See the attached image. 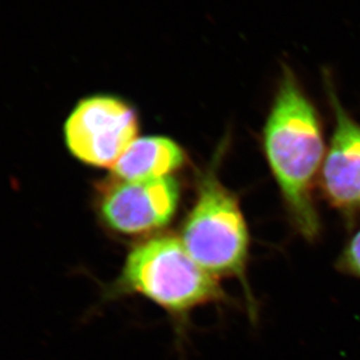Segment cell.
Wrapping results in <instances>:
<instances>
[{
    "instance_id": "obj_1",
    "label": "cell",
    "mask_w": 360,
    "mask_h": 360,
    "mask_svg": "<svg viewBox=\"0 0 360 360\" xmlns=\"http://www.w3.org/2000/svg\"><path fill=\"white\" fill-rule=\"evenodd\" d=\"M264 150L295 229L315 239L321 225L312 192L326 155L322 127L288 67L264 125Z\"/></svg>"
},
{
    "instance_id": "obj_2",
    "label": "cell",
    "mask_w": 360,
    "mask_h": 360,
    "mask_svg": "<svg viewBox=\"0 0 360 360\" xmlns=\"http://www.w3.org/2000/svg\"><path fill=\"white\" fill-rule=\"evenodd\" d=\"M120 287L142 295L178 317L226 300L218 278L202 269L179 238L171 234L153 236L129 253Z\"/></svg>"
},
{
    "instance_id": "obj_3",
    "label": "cell",
    "mask_w": 360,
    "mask_h": 360,
    "mask_svg": "<svg viewBox=\"0 0 360 360\" xmlns=\"http://www.w3.org/2000/svg\"><path fill=\"white\" fill-rule=\"evenodd\" d=\"M215 165L198 180L197 197L179 239L191 257L212 276L238 278L246 287L248 226L238 198L219 179Z\"/></svg>"
},
{
    "instance_id": "obj_4",
    "label": "cell",
    "mask_w": 360,
    "mask_h": 360,
    "mask_svg": "<svg viewBox=\"0 0 360 360\" xmlns=\"http://www.w3.org/2000/svg\"><path fill=\"white\" fill-rule=\"evenodd\" d=\"M139 116L124 100L95 95L81 100L65 124L70 153L91 167H111L139 135Z\"/></svg>"
},
{
    "instance_id": "obj_5",
    "label": "cell",
    "mask_w": 360,
    "mask_h": 360,
    "mask_svg": "<svg viewBox=\"0 0 360 360\" xmlns=\"http://www.w3.org/2000/svg\"><path fill=\"white\" fill-rule=\"evenodd\" d=\"M180 186L174 177L146 181L115 179L101 195V218L123 236H137L167 227L177 213Z\"/></svg>"
},
{
    "instance_id": "obj_6",
    "label": "cell",
    "mask_w": 360,
    "mask_h": 360,
    "mask_svg": "<svg viewBox=\"0 0 360 360\" xmlns=\"http://www.w3.org/2000/svg\"><path fill=\"white\" fill-rule=\"evenodd\" d=\"M336 127L321 169L326 200L340 211L360 207V125L345 112L335 94L330 95Z\"/></svg>"
},
{
    "instance_id": "obj_7",
    "label": "cell",
    "mask_w": 360,
    "mask_h": 360,
    "mask_svg": "<svg viewBox=\"0 0 360 360\" xmlns=\"http://www.w3.org/2000/svg\"><path fill=\"white\" fill-rule=\"evenodd\" d=\"M186 163V153L174 139L162 136L137 139L112 167L115 179L146 181L172 177Z\"/></svg>"
},
{
    "instance_id": "obj_8",
    "label": "cell",
    "mask_w": 360,
    "mask_h": 360,
    "mask_svg": "<svg viewBox=\"0 0 360 360\" xmlns=\"http://www.w3.org/2000/svg\"><path fill=\"white\" fill-rule=\"evenodd\" d=\"M342 267L360 277V231L352 238L342 257Z\"/></svg>"
}]
</instances>
